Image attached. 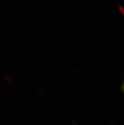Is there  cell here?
Here are the masks:
<instances>
[{
  "label": "cell",
  "mask_w": 124,
  "mask_h": 125,
  "mask_svg": "<svg viewBox=\"0 0 124 125\" xmlns=\"http://www.w3.org/2000/svg\"><path fill=\"white\" fill-rule=\"evenodd\" d=\"M122 90H123V93H124V82H123V85H122Z\"/></svg>",
  "instance_id": "cell-1"
}]
</instances>
